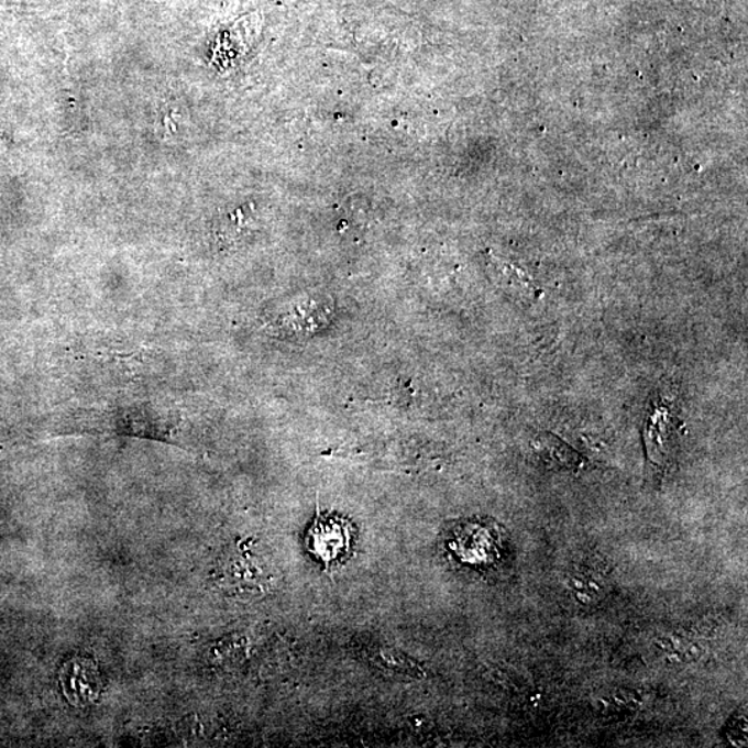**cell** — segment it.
<instances>
[{
  "label": "cell",
  "mask_w": 748,
  "mask_h": 748,
  "mask_svg": "<svg viewBox=\"0 0 748 748\" xmlns=\"http://www.w3.org/2000/svg\"><path fill=\"white\" fill-rule=\"evenodd\" d=\"M354 542V527L349 520L334 515L317 517L309 527L306 537V548L315 559L324 565L339 563L351 553Z\"/></svg>",
  "instance_id": "cell-1"
},
{
  "label": "cell",
  "mask_w": 748,
  "mask_h": 748,
  "mask_svg": "<svg viewBox=\"0 0 748 748\" xmlns=\"http://www.w3.org/2000/svg\"><path fill=\"white\" fill-rule=\"evenodd\" d=\"M534 449L542 458V461L552 463L556 468L568 470L581 468L582 458L579 453L569 446H565L564 442H561L559 438L548 435V432H543V435L536 438Z\"/></svg>",
  "instance_id": "cell-2"
},
{
  "label": "cell",
  "mask_w": 748,
  "mask_h": 748,
  "mask_svg": "<svg viewBox=\"0 0 748 748\" xmlns=\"http://www.w3.org/2000/svg\"><path fill=\"white\" fill-rule=\"evenodd\" d=\"M659 646L668 657H672V659H676V661H694L702 656V650H700L696 642H692V640L686 638H681V636L664 638Z\"/></svg>",
  "instance_id": "cell-3"
},
{
  "label": "cell",
  "mask_w": 748,
  "mask_h": 748,
  "mask_svg": "<svg viewBox=\"0 0 748 748\" xmlns=\"http://www.w3.org/2000/svg\"><path fill=\"white\" fill-rule=\"evenodd\" d=\"M570 590L582 605H592V603L601 601L603 595L601 582L595 576L587 574L573 575V579L570 581Z\"/></svg>",
  "instance_id": "cell-4"
}]
</instances>
